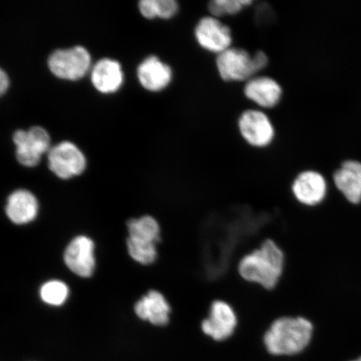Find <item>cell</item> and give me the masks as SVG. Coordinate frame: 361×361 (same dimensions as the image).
<instances>
[{
	"mask_svg": "<svg viewBox=\"0 0 361 361\" xmlns=\"http://www.w3.org/2000/svg\"><path fill=\"white\" fill-rule=\"evenodd\" d=\"M286 266V256L281 247L268 238L242 257L237 271L243 281L271 291L281 283Z\"/></svg>",
	"mask_w": 361,
	"mask_h": 361,
	"instance_id": "1",
	"label": "cell"
},
{
	"mask_svg": "<svg viewBox=\"0 0 361 361\" xmlns=\"http://www.w3.org/2000/svg\"><path fill=\"white\" fill-rule=\"evenodd\" d=\"M314 332V324L304 316H281L266 329L263 343L271 355H295L308 348Z\"/></svg>",
	"mask_w": 361,
	"mask_h": 361,
	"instance_id": "2",
	"label": "cell"
},
{
	"mask_svg": "<svg viewBox=\"0 0 361 361\" xmlns=\"http://www.w3.org/2000/svg\"><path fill=\"white\" fill-rule=\"evenodd\" d=\"M268 64L269 57L263 51H256L251 55L245 49L233 47L216 58L219 75L227 82H247L264 71Z\"/></svg>",
	"mask_w": 361,
	"mask_h": 361,
	"instance_id": "3",
	"label": "cell"
},
{
	"mask_svg": "<svg viewBox=\"0 0 361 361\" xmlns=\"http://www.w3.org/2000/svg\"><path fill=\"white\" fill-rule=\"evenodd\" d=\"M128 252L132 258L142 264H152L157 259L156 243H159L160 227L150 216L132 219L128 223Z\"/></svg>",
	"mask_w": 361,
	"mask_h": 361,
	"instance_id": "4",
	"label": "cell"
},
{
	"mask_svg": "<svg viewBox=\"0 0 361 361\" xmlns=\"http://www.w3.org/2000/svg\"><path fill=\"white\" fill-rule=\"evenodd\" d=\"M238 326L239 318L234 307L226 300H215L202 320L200 329L210 340L224 342L235 335Z\"/></svg>",
	"mask_w": 361,
	"mask_h": 361,
	"instance_id": "5",
	"label": "cell"
},
{
	"mask_svg": "<svg viewBox=\"0 0 361 361\" xmlns=\"http://www.w3.org/2000/svg\"><path fill=\"white\" fill-rule=\"evenodd\" d=\"M290 191L295 200L308 209L322 205L329 195L326 178L314 169H305L298 173L292 180Z\"/></svg>",
	"mask_w": 361,
	"mask_h": 361,
	"instance_id": "6",
	"label": "cell"
},
{
	"mask_svg": "<svg viewBox=\"0 0 361 361\" xmlns=\"http://www.w3.org/2000/svg\"><path fill=\"white\" fill-rule=\"evenodd\" d=\"M92 63L90 53L83 47L57 49L49 57V69L58 78L76 80L87 73Z\"/></svg>",
	"mask_w": 361,
	"mask_h": 361,
	"instance_id": "7",
	"label": "cell"
},
{
	"mask_svg": "<svg viewBox=\"0 0 361 361\" xmlns=\"http://www.w3.org/2000/svg\"><path fill=\"white\" fill-rule=\"evenodd\" d=\"M16 146V158L20 164L35 166L44 153L49 151L51 138L42 126H33L29 130H18L13 135Z\"/></svg>",
	"mask_w": 361,
	"mask_h": 361,
	"instance_id": "8",
	"label": "cell"
},
{
	"mask_svg": "<svg viewBox=\"0 0 361 361\" xmlns=\"http://www.w3.org/2000/svg\"><path fill=\"white\" fill-rule=\"evenodd\" d=\"M238 128L243 139L254 147H268L275 137L272 121L260 110L250 109L243 111L239 116Z\"/></svg>",
	"mask_w": 361,
	"mask_h": 361,
	"instance_id": "9",
	"label": "cell"
},
{
	"mask_svg": "<svg viewBox=\"0 0 361 361\" xmlns=\"http://www.w3.org/2000/svg\"><path fill=\"white\" fill-rule=\"evenodd\" d=\"M48 161L49 169L62 179L82 173L87 166L83 153L71 142H62L49 149Z\"/></svg>",
	"mask_w": 361,
	"mask_h": 361,
	"instance_id": "10",
	"label": "cell"
},
{
	"mask_svg": "<svg viewBox=\"0 0 361 361\" xmlns=\"http://www.w3.org/2000/svg\"><path fill=\"white\" fill-rule=\"evenodd\" d=\"M194 34L197 42L202 49L216 56L232 47V31L218 18L212 16L202 18L196 25Z\"/></svg>",
	"mask_w": 361,
	"mask_h": 361,
	"instance_id": "11",
	"label": "cell"
},
{
	"mask_svg": "<svg viewBox=\"0 0 361 361\" xmlns=\"http://www.w3.org/2000/svg\"><path fill=\"white\" fill-rule=\"evenodd\" d=\"M94 248L93 241L87 237L79 236L73 239L65 251L64 260L67 267L78 276H92L96 266Z\"/></svg>",
	"mask_w": 361,
	"mask_h": 361,
	"instance_id": "12",
	"label": "cell"
},
{
	"mask_svg": "<svg viewBox=\"0 0 361 361\" xmlns=\"http://www.w3.org/2000/svg\"><path fill=\"white\" fill-rule=\"evenodd\" d=\"M245 96L257 106L271 109L279 105L283 96V89L276 80L269 76H255L248 80L243 88Z\"/></svg>",
	"mask_w": 361,
	"mask_h": 361,
	"instance_id": "13",
	"label": "cell"
},
{
	"mask_svg": "<svg viewBox=\"0 0 361 361\" xmlns=\"http://www.w3.org/2000/svg\"><path fill=\"white\" fill-rule=\"evenodd\" d=\"M334 185L346 202L351 205L361 202V162L347 160L332 176Z\"/></svg>",
	"mask_w": 361,
	"mask_h": 361,
	"instance_id": "14",
	"label": "cell"
},
{
	"mask_svg": "<svg viewBox=\"0 0 361 361\" xmlns=\"http://www.w3.org/2000/svg\"><path fill=\"white\" fill-rule=\"evenodd\" d=\"M137 76L144 88L158 92L166 88L173 79L171 67L154 56L145 59L138 66Z\"/></svg>",
	"mask_w": 361,
	"mask_h": 361,
	"instance_id": "15",
	"label": "cell"
},
{
	"mask_svg": "<svg viewBox=\"0 0 361 361\" xmlns=\"http://www.w3.org/2000/svg\"><path fill=\"white\" fill-rule=\"evenodd\" d=\"M135 311L139 318L162 326L169 322L171 307L162 293L152 290L137 302Z\"/></svg>",
	"mask_w": 361,
	"mask_h": 361,
	"instance_id": "16",
	"label": "cell"
},
{
	"mask_svg": "<svg viewBox=\"0 0 361 361\" xmlns=\"http://www.w3.org/2000/svg\"><path fill=\"white\" fill-rule=\"evenodd\" d=\"M92 84L102 93H113L123 82V72L118 61L111 59H102L93 67Z\"/></svg>",
	"mask_w": 361,
	"mask_h": 361,
	"instance_id": "17",
	"label": "cell"
},
{
	"mask_svg": "<svg viewBox=\"0 0 361 361\" xmlns=\"http://www.w3.org/2000/svg\"><path fill=\"white\" fill-rule=\"evenodd\" d=\"M38 201L34 194L27 190L13 192L8 198L6 214L13 224L32 222L38 214Z\"/></svg>",
	"mask_w": 361,
	"mask_h": 361,
	"instance_id": "18",
	"label": "cell"
},
{
	"mask_svg": "<svg viewBox=\"0 0 361 361\" xmlns=\"http://www.w3.org/2000/svg\"><path fill=\"white\" fill-rule=\"evenodd\" d=\"M252 4L251 0H214L209 4L210 16L218 18L235 16Z\"/></svg>",
	"mask_w": 361,
	"mask_h": 361,
	"instance_id": "19",
	"label": "cell"
},
{
	"mask_svg": "<svg viewBox=\"0 0 361 361\" xmlns=\"http://www.w3.org/2000/svg\"><path fill=\"white\" fill-rule=\"evenodd\" d=\"M69 295V288L65 283L51 281L45 283L40 288V297L44 303L60 306L65 303Z\"/></svg>",
	"mask_w": 361,
	"mask_h": 361,
	"instance_id": "20",
	"label": "cell"
},
{
	"mask_svg": "<svg viewBox=\"0 0 361 361\" xmlns=\"http://www.w3.org/2000/svg\"><path fill=\"white\" fill-rule=\"evenodd\" d=\"M178 4L175 0H152L153 18L170 19L178 11Z\"/></svg>",
	"mask_w": 361,
	"mask_h": 361,
	"instance_id": "21",
	"label": "cell"
},
{
	"mask_svg": "<svg viewBox=\"0 0 361 361\" xmlns=\"http://www.w3.org/2000/svg\"><path fill=\"white\" fill-rule=\"evenodd\" d=\"M8 83H10V81H8L6 71L4 70L0 71V93H1V94H4V92H6L8 87Z\"/></svg>",
	"mask_w": 361,
	"mask_h": 361,
	"instance_id": "22",
	"label": "cell"
},
{
	"mask_svg": "<svg viewBox=\"0 0 361 361\" xmlns=\"http://www.w3.org/2000/svg\"><path fill=\"white\" fill-rule=\"evenodd\" d=\"M352 361H361V357H360L359 359L357 360H352Z\"/></svg>",
	"mask_w": 361,
	"mask_h": 361,
	"instance_id": "23",
	"label": "cell"
}]
</instances>
